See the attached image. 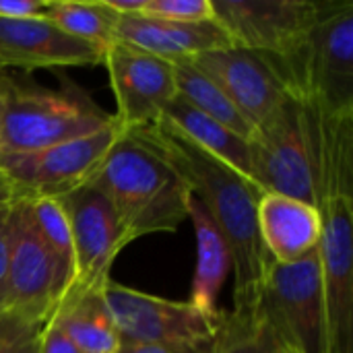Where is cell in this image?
Returning a JSON list of instances; mask_svg holds the SVG:
<instances>
[{
	"label": "cell",
	"instance_id": "cell-12",
	"mask_svg": "<svg viewBox=\"0 0 353 353\" xmlns=\"http://www.w3.org/2000/svg\"><path fill=\"white\" fill-rule=\"evenodd\" d=\"M319 244L329 352L353 353V199L321 205Z\"/></svg>",
	"mask_w": 353,
	"mask_h": 353
},
{
	"label": "cell",
	"instance_id": "cell-18",
	"mask_svg": "<svg viewBox=\"0 0 353 353\" xmlns=\"http://www.w3.org/2000/svg\"><path fill=\"white\" fill-rule=\"evenodd\" d=\"M308 110L319 203L353 199V116H329L310 103Z\"/></svg>",
	"mask_w": 353,
	"mask_h": 353
},
{
	"label": "cell",
	"instance_id": "cell-19",
	"mask_svg": "<svg viewBox=\"0 0 353 353\" xmlns=\"http://www.w3.org/2000/svg\"><path fill=\"white\" fill-rule=\"evenodd\" d=\"M188 219L196 236V269L190 288V304L205 314H219L217 298L232 271V252L199 199L188 201Z\"/></svg>",
	"mask_w": 353,
	"mask_h": 353
},
{
	"label": "cell",
	"instance_id": "cell-17",
	"mask_svg": "<svg viewBox=\"0 0 353 353\" xmlns=\"http://www.w3.org/2000/svg\"><path fill=\"white\" fill-rule=\"evenodd\" d=\"M256 221L263 246L273 263H298L321 244L323 215L310 203L265 192L259 199Z\"/></svg>",
	"mask_w": 353,
	"mask_h": 353
},
{
	"label": "cell",
	"instance_id": "cell-29",
	"mask_svg": "<svg viewBox=\"0 0 353 353\" xmlns=\"http://www.w3.org/2000/svg\"><path fill=\"white\" fill-rule=\"evenodd\" d=\"M41 327H31V325H25L12 316H6V314H0V353H10L12 347L29 333L37 331Z\"/></svg>",
	"mask_w": 353,
	"mask_h": 353
},
{
	"label": "cell",
	"instance_id": "cell-4",
	"mask_svg": "<svg viewBox=\"0 0 353 353\" xmlns=\"http://www.w3.org/2000/svg\"><path fill=\"white\" fill-rule=\"evenodd\" d=\"M288 91L329 116H353V0L321 2L300 54L281 70Z\"/></svg>",
	"mask_w": 353,
	"mask_h": 353
},
{
	"label": "cell",
	"instance_id": "cell-2",
	"mask_svg": "<svg viewBox=\"0 0 353 353\" xmlns=\"http://www.w3.org/2000/svg\"><path fill=\"white\" fill-rule=\"evenodd\" d=\"M114 209L126 246L143 236L174 234L188 217L190 190L151 147L122 130L89 182Z\"/></svg>",
	"mask_w": 353,
	"mask_h": 353
},
{
	"label": "cell",
	"instance_id": "cell-15",
	"mask_svg": "<svg viewBox=\"0 0 353 353\" xmlns=\"http://www.w3.org/2000/svg\"><path fill=\"white\" fill-rule=\"evenodd\" d=\"M103 48L77 39L46 17L2 21L0 19V72L21 68L23 72L52 68L101 66Z\"/></svg>",
	"mask_w": 353,
	"mask_h": 353
},
{
	"label": "cell",
	"instance_id": "cell-31",
	"mask_svg": "<svg viewBox=\"0 0 353 353\" xmlns=\"http://www.w3.org/2000/svg\"><path fill=\"white\" fill-rule=\"evenodd\" d=\"M8 211L0 213V314L4 304V285H6V269H8Z\"/></svg>",
	"mask_w": 353,
	"mask_h": 353
},
{
	"label": "cell",
	"instance_id": "cell-30",
	"mask_svg": "<svg viewBox=\"0 0 353 353\" xmlns=\"http://www.w3.org/2000/svg\"><path fill=\"white\" fill-rule=\"evenodd\" d=\"M118 353H213V347H186V345H139L120 343Z\"/></svg>",
	"mask_w": 353,
	"mask_h": 353
},
{
	"label": "cell",
	"instance_id": "cell-22",
	"mask_svg": "<svg viewBox=\"0 0 353 353\" xmlns=\"http://www.w3.org/2000/svg\"><path fill=\"white\" fill-rule=\"evenodd\" d=\"M172 66L178 97H182L186 103H190L194 110L203 112L211 120L223 124L238 137L246 141L252 137L254 126L205 72H201L190 60L172 62Z\"/></svg>",
	"mask_w": 353,
	"mask_h": 353
},
{
	"label": "cell",
	"instance_id": "cell-8",
	"mask_svg": "<svg viewBox=\"0 0 353 353\" xmlns=\"http://www.w3.org/2000/svg\"><path fill=\"white\" fill-rule=\"evenodd\" d=\"M66 296L58 267L39 238L27 201L8 211V269L2 314L31 327H43Z\"/></svg>",
	"mask_w": 353,
	"mask_h": 353
},
{
	"label": "cell",
	"instance_id": "cell-11",
	"mask_svg": "<svg viewBox=\"0 0 353 353\" xmlns=\"http://www.w3.org/2000/svg\"><path fill=\"white\" fill-rule=\"evenodd\" d=\"M70 228L74 252V281L70 292L101 294L112 281V265L126 246L108 199L93 186L77 188L58 199Z\"/></svg>",
	"mask_w": 353,
	"mask_h": 353
},
{
	"label": "cell",
	"instance_id": "cell-26",
	"mask_svg": "<svg viewBox=\"0 0 353 353\" xmlns=\"http://www.w3.org/2000/svg\"><path fill=\"white\" fill-rule=\"evenodd\" d=\"M141 14L176 23L215 21L211 0H145Z\"/></svg>",
	"mask_w": 353,
	"mask_h": 353
},
{
	"label": "cell",
	"instance_id": "cell-7",
	"mask_svg": "<svg viewBox=\"0 0 353 353\" xmlns=\"http://www.w3.org/2000/svg\"><path fill=\"white\" fill-rule=\"evenodd\" d=\"M120 343L213 347L225 312L205 314L190 302H172L110 281L101 294Z\"/></svg>",
	"mask_w": 353,
	"mask_h": 353
},
{
	"label": "cell",
	"instance_id": "cell-9",
	"mask_svg": "<svg viewBox=\"0 0 353 353\" xmlns=\"http://www.w3.org/2000/svg\"><path fill=\"white\" fill-rule=\"evenodd\" d=\"M211 4L215 21L234 46L269 58L279 77L304 48L321 10L316 0H211Z\"/></svg>",
	"mask_w": 353,
	"mask_h": 353
},
{
	"label": "cell",
	"instance_id": "cell-23",
	"mask_svg": "<svg viewBox=\"0 0 353 353\" xmlns=\"http://www.w3.org/2000/svg\"><path fill=\"white\" fill-rule=\"evenodd\" d=\"M43 17L58 25L62 31H66L68 35L99 46L103 50L116 43V27L120 14H116L103 0H46Z\"/></svg>",
	"mask_w": 353,
	"mask_h": 353
},
{
	"label": "cell",
	"instance_id": "cell-24",
	"mask_svg": "<svg viewBox=\"0 0 353 353\" xmlns=\"http://www.w3.org/2000/svg\"><path fill=\"white\" fill-rule=\"evenodd\" d=\"M25 201L33 225L39 238L43 240L46 248L50 250L68 294L74 281V252H72V238H70L66 213L58 199H25Z\"/></svg>",
	"mask_w": 353,
	"mask_h": 353
},
{
	"label": "cell",
	"instance_id": "cell-3",
	"mask_svg": "<svg viewBox=\"0 0 353 353\" xmlns=\"http://www.w3.org/2000/svg\"><path fill=\"white\" fill-rule=\"evenodd\" d=\"M116 124L79 85L48 89L19 74L0 72V153H31Z\"/></svg>",
	"mask_w": 353,
	"mask_h": 353
},
{
	"label": "cell",
	"instance_id": "cell-16",
	"mask_svg": "<svg viewBox=\"0 0 353 353\" xmlns=\"http://www.w3.org/2000/svg\"><path fill=\"white\" fill-rule=\"evenodd\" d=\"M116 43H124L165 62L190 60L199 54L234 46L217 21L176 23L143 14L118 19Z\"/></svg>",
	"mask_w": 353,
	"mask_h": 353
},
{
	"label": "cell",
	"instance_id": "cell-33",
	"mask_svg": "<svg viewBox=\"0 0 353 353\" xmlns=\"http://www.w3.org/2000/svg\"><path fill=\"white\" fill-rule=\"evenodd\" d=\"M39 331H41V329H37V331L25 335V337L12 347V352L10 353H39Z\"/></svg>",
	"mask_w": 353,
	"mask_h": 353
},
{
	"label": "cell",
	"instance_id": "cell-10",
	"mask_svg": "<svg viewBox=\"0 0 353 353\" xmlns=\"http://www.w3.org/2000/svg\"><path fill=\"white\" fill-rule=\"evenodd\" d=\"M112 124L89 137L31 153H0V172L14 184L21 199H60L87 186L120 137Z\"/></svg>",
	"mask_w": 353,
	"mask_h": 353
},
{
	"label": "cell",
	"instance_id": "cell-25",
	"mask_svg": "<svg viewBox=\"0 0 353 353\" xmlns=\"http://www.w3.org/2000/svg\"><path fill=\"white\" fill-rule=\"evenodd\" d=\"M275 345L263 325L252 319H238L225 312L223 325L215 337L213 353H273Z\"/></svg>",
	"mask_w": 353,
	"mask_h": 353
},
{
	"label": "cell",
	"instance_id": "cell-1",
	"mask_svg": "<svg viewBox=\"0 0 353 353\" xmlns=\"http://www.w3.org/2000/svg\"><path fill=\"white\" fill-rule=\"evenodd\" d=\"M141 143L157 151L184 180L186 188L207 209L232 252L234 308L238 319H252L271 256L263 246L256 221L261 192L250 180L211 157L163 120L130 128Z\"/></svg>",
	"mask_w": 353,
	"mask_h": 353
},
{
	"label": "cell",
	"instance_id": "cell-5",
	"mask_svg": "<svg viewBox=\"0 0 353 353\" xmlns=\"http://www.w3.org/2000/svg\"><path fill=\"white\" fill-rule=\"evenodd\" d=\"M281 353H331L319 248L292 265L271 263L252 314Z\"/></svg>",
	"mask_w": 353,
	"mask_h": 353
},
{
	"label": "cell",
	"instance_id": "cell-32",
	"mask_svg": "<svg viewBox=\"0 0 353 353\" xmlns=\"http://www.w3.org/2000/svg\"><path fill=\"white\" fill-rule=\"evenodd\" d=\"M19 199H21V196H19L14 184L0 172V213L8 211Z\"/></svg>",
	"mask_w": 353,
	"mask_h": 353
},
{
	"label": "cell",
	"instance_id": "cell-6",
	"mask_svg": "<svg viewBox=\"0 0 353 353\" xmlns=\"http://www.w3.org/2000/svg\"><path fill=\"white\" fill-rule=\"evenodd\" d=\"M248 147L252 180L261 192L292 196L321 209L306 101L290 93L275 112L254 126Z\"/></svg>",
	"mask_w": 353,
	"mask_h": 353
},
{
	"label": "cell",
	"instance_id": "cell-21",
	"mask_svg": "<svg viewBox=\"0 0 353 353\" xmlns=\"http://www.w3.org/2000/svg\"><path fill=\"white\" fill-rule=\"evenodd\" d=\"M101 294L68 296L52 314L81 353H118L120 350V337Z\"/></svg>",
	"mask_w": 353,
	"mask_h": 353
},
{
	"label": "cell",
	"instance_id": "cell-14",
	"mask_svg": "<svg viewBox=\"0 0 353 353\" xmlns=\"http://www.w3.org/2000/svg\"><path fill=\"white\" fill-rule=\"evenodd\" d=\"M190 62L232 99L252 126H259L290 95L273 62L259 52L230 46L199 54Z\"/></svg>",
	"mask_w": 353,
	"mask_h": 353
},
{
	"label": "cell",
	"instance_id": "cell-27",
	"mask_svg": "<svg viewBox=\"0 0 353 353\" xmlns=\"http://www.w3.org/2000/svg\"><path fill=\"white\" fill-rule=\"evenodd\" d=\"M39 353H81L60 325L50 319L39 331Z\"/></svg>",
	"mask_w": 353,
	"mask_h": 353
},
{
	"label": "cell",
	"instance_id": "cell-34",
	"mask_svg": "<svg viewBox=\"0 0 353 353\" xmlns=\"http://www.w3.org/2000/svg\"><path fill=\"white\" fill-rule=\"evenodd\" d=\"M273 353H281V352H277V350H275V352H273Z\"/></svg>",
	"mask_w": 353,
	"mask_h": 353
},
{
	"label": "cell",
	"instance_id": "cell-20",
	"mask_svg": "<svg viewBox=\"0 0 353 353\" xmlns=\"http://www.w3.org/2000/svg\"><path fill=\"white\" fill-rule=\"evenodd\" d=\"M161 120L170 124L176 132H180L184 139H188L192 145L209 153L211 157L219 159L234 172H238L242 178L252 180V168H250V147L248 141L225 128L223 124L211 120L203 112L194 110L190 103H186L182 97H174L172 103L165 108ZM256 186V184H254ZM259 188V186H256Z\"/></svg>",
	"mask_w": 353,
	"mask_h": 353
},
{
	"label": "cell",
	"instance_id": "cell-28",
	"mask_svg": "<svg viewBox=\"0 0 353 353\" xmlns=\"http://www.w3.org/2000/svg\"><path fill=\"white\" fill-rule=\"evenodd\" d=\"M46 0H0V19L2 21H19L43 17Z\"/></svg>",
	"mask_w": 353,
	"mask_h": 353
},
{
	"label": "cell",
	"instance_id": "cell-13",
	"mask_svg": "<svg viewBox=\"0 0 353 353\" xmlns=\"http://www.w3.org/2000/svg\"><path fill=\"white\" fill-rule=\"evenodd\" d=\"M101 66L110 74V87L116 99L114 118L122 130L159 122L176 97L172 62L124 43H112L103 52Z\"/></svg>",
	"mask_w": 353,
	"mask_h": 353
}]
</instances>
